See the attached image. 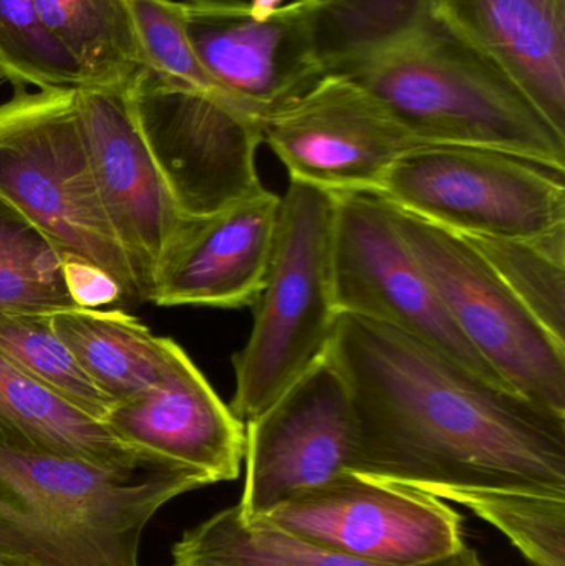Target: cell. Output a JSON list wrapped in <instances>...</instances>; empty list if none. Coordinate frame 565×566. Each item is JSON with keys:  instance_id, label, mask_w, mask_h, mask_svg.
<instances>
[{"instance_id": "cell-1", "label": "cell", "mask_w": 565, "mask_h": 566, "mask_svg": "<svg viewBox=\"0 0 565 566\" xmlns=\"http://www.w3.org/2000/svg\"><path fill=\"white\" fill-rule=\"evenodd\" d=\"M327 358L354 411V474L421 492L565 499V415L410 333L350 313H338Z\"/></svg>"}, {"instance_id": "cell-2", "label": "cell", "mask_w": 565, "mask_h": 566, "mask_svg": "<svg viewBox=\"0 0 565 566\" xmlns=\"http://www.w3.org/2000/svg\"><path fill=\"white\" fill-rule=\"evenodd\" d=\"M205 485V474L181 465L123 471L0 448V564L139 566L156 512Z\"/></svg>"}, {"instance_id": "cell-3", "label": "cell", "mask_w": 565, "mask_h": 566, "mask_svg": "<svg viewBox=\"0 0 565 566\" xmlns=\"http://www.w3.org/2000/svg\"><path fill=\"white\" fill-rule=\"evenodd\" d=\"M341 75L380 98L418 145L498 149L565 169V136L431 10Z\"/></svg>"}, {"instance_id": "cell-4", "label": "cell", "mask_w": 565, "mask_h": 566, "mask_svg": "<svg viewBox=\"0 0 565 566\" xmlns=\"http://www.w3.org/2000/svg\"><path fill=\"white\" fill-rule=\"evenodd\" d=\"M335 195L291 179L254 325L232 356V415L258 418L327 355L338 310L332 275Z\"/></svg>"}, {"instance_id": "cell-5", "label": "cell", "mask_w": 565, "mask_h": 566, "mask_svg": "<svg viewBox=\"0 0 565 566\" xmlns=\"http://www.w3.org/2000/svg\"><path fill=\"white\" fill-rule=\"evenodd\" d=\"M0 198L25 214L63 258L98 265L118 282L126 302H139L90 166L79 88L20 90L0 103Z\"/></svg>"}, {"instance_id": "cell-6", "label": "cell", "mask_w": 565, "mask_h": 566, "mask_svg": "<svg viewBox=\"0 0 565 566\" xmlns=\"http://www.w3.org/2000/svg\"><path fill=\"white\" fill-rule=\"evenodd\" d=\"M564 178L513 153L420 145L388 169L378 195L453 234L540 241L565 231Z\"/></svg>"}, {"instance_id": "cell-7", "label": "cell", "mask_w": 565, "mask_h": 566, "mask_svg": "<svg viewBox=\"0 0 565 566\" xmlns=\"http://www.w3.org/2000/svg\"><path fill=\"white\" fill-rule=\"evenodd\" d=\"M126 90L182 219L208 218L264 188L255 169L261 112L151 66L138 70Z\"/></svg>"}, {"instance_id": "cell-8", "label": "cell", "mask_w": 565, "mask_h": 566, "mask_svg": "<svg viewBox=\"0 0 565 566\" xmlns=\"http://www.w3.org/2000/svg\"><path fill=\"white\" fill-rule=\"evenodd\" d=\"M391 216L450 318L513 391L565 415L559 345L461 235L391 205Z\"/></svg>"}, {"instance_id": "cell-9", "label": "cell", "mask_w": 565, "mask_h": 566, "mask_svg": "<svg viewBox=\"0 0 565 566\" xmlns=\"http://www.w3.org/2000/svg\"><path fill=\"white\" fill-rule=\"evenodd\" d=\"M332 275L338 313L410 333L483 378L511 389L474 352L438 298L378 192L335 195Z\"/></svg>"}, {"instance_id": "cell-10", "label": "cell", "mask_w": 565, "mask_h": 566, "mask_svg": "<svg viewBox=\"0 0 565 566\" xmlns=\"http://www.w3.org/2000/svg\"><path fill=\"white\" fill-rule=\"evenodd\" d=\"M262 143L291 179L334 192L380 191L388 169L420 146L370 90L327 73L262 116Z\"/></svg>"}, {"instance_id": "cell-11", "label": "cell", "mask_w": 565, "mask_h": 566, "mask_svg": "<svg viewBox=\"0 0 565 566\" xmlns=\"http://www.w3.org/2000/svg\"><path fill=\"white\" fill-rule=\"evenodd\" d=\"M261 521L375 564H435L467 547L463 518L447 501L354 472L294 495Z\"/></svg>"}, {"instance_id": "cell-12", "label": "cell", "mask_w": 565, "mask_h": 566, "mask_svg": "<svg viewBox=\"0 0 565 566\" xmlns=\"http://www.w3.org/2000/svg\"><path fill=\"white\" fill-rule=\"evenodd\" d=\"M244 429L245 478L238 509L245 521L265 517L354 465V411L327 355Z\"/></svg>"}, {"instance_id": "cell-13", "label": "cell", "mask_w": 565, "mask_h": 566, "mask_svg": "<svg viewBox=\"0 0 565 566\" xmlns=\"http://www.w3.org/2000/svg\"><path fill=\"white\" fill-rule=\"evenodd\" d=\"M126 86H80V119L100 198L132 265L139 302H151L156 275L185 219L139 132Z\"/></svg>"}, {"instance_id": "cell-14", "label": "cell", "mask_w": 565, "mask_h": 566, "mask_svg": "<svg viewBox=\"0 0 565 566\" xmlns=\"http://www.w3.org/2000/svg\"><path fill=\"white\" fill-rule=\"evenodd\" d=\"M181 3L186 35L206 72L262 115L325 75L307 0L264 17L244 0Z\"/></svg>"}, {"instance_id": "cell-15", "label": "cell", "mask_w": 565, "mask_h": 566, "mask_svg": "<svg viewBox=\"0 0 565 566\" xmlns=\"http://www.w3.org/2000/svg\"><path fill=\"white\" fill-rule=\"evenodd\" d=\"M281 201V196L261 188L208 218L185 219L156 275L151 302L254 305L271 265Z\"/></svg>"}, {"instance_id": "cell-16", "label": "cell", "mask_w": 565, "mask_h": 566, "mask_svg": "<svg viewBox=\"0 0 565 566\" xmlns=\"http://www.w3.org/2000/svg\"><path fill=\"white\" fill-rule=\"evenodd\" d=\"M105 424L135 451L216 482L234 481L244 459L245 429L188 355H182L161 385L116 402Z\"/></svg>"}, {"instance_id": "cell-17", "label": "cell", "mask_w": 565, "mask_h": 566, "mask_svg": "<svg viewBox=\"0 0 565 566\" xmlns=\"http://www.w3.org/2000/svg\"><path fill=\"white\" fill-rule=\"evenodd\" d=\"M565 136V0H427Z\"/></svg>"}, {"instance_id": "cell-18", "label": "cell", "mask_w": 565, "mask_h": 566, "mask_svg": "<svg viewBox=\"0 0 565 566\" xmlns=\"http://www.w3.org/2000/svg\"><path fill=\"white\" fill-rule=\"evenodd\" d=\"M0 448L50 452L123 471L178 465L123 444L105 421L86 415L2 355Z\"/></svg>"}, {"instance_id": "cell-19", "label": "cell", "mask_w": 565, "mask_h": 566, "mask_svg": "<svg viewBox=\"0 0 565 566\" xmlns=\"http://www.w3.org/2000/svg\"><path fill=\"white\" fill-rule=\"evenodd\" d=\"M53 332L83 371L112 399L129 401L165 381L185 349L122 310L76 308L50 313Z\"/></svg>"}, {"instance_id": "cell-20", "label": "cell", "mask_w": 565, "mask_h": 566, "mask_svg": "<svg viewBox=\"0 0 565 566\" xmlns=\"http://www.w3.org/2000/svg\"><path fill=\"white\" fill-rule=\"evenodd\" d=\"M172 566H404L362 560L342 552L328 551L294 535L285 534L268 522L245 521L238 505L224 509L191 531L185 532L172 547ZM486 566L474 548L427 565Z\"/></svg>"}, {"instance_id": "cell-21", "label": "cell", "mask_w": 565, "mask_h": 566, "mask_svg": "<svg viewBox=\"0 0 565 566\" xmlns=\"http://www.w3.org/2000/svg\"><path fill=\"white\" fill-rule=\"evenodd\" d=\"M46 29L82 70L83 86H125L148 66L128 0H35Z\"/></svg>"}, {"instance_id": "cell-22", "label": "cell", "mask_w": 565, "mask_h": 566, "mask_svg": "<svg viewBox=\"0 0 565 566\" xmlns=\"http://www.w3.org/2000/svg\"><path fill=\"white\" fill-rule=\"evenodd\" d=\"M76 308L63 279V255L52 241L0 198V313Z\"/></svg>"}, {"instance_id": "cell-23", "label": "cell", "mask_w": 565, "mask_h": 566, "mask_svg": "<svg viewBox=\"0 0 565 566\" xmlns=\"http://www.w3.org/2000/svg\"><path fill=\"white\" fill-rule=\"evenodd\" d=\"M541 326L565 346V231L540 239L461 235Z\"/></svg>"}, {"instance_id": "cell-24", "label": "cell", "mask_w": 565, "mask_h": 566, "mask_svg": "<svg viewBox=\"0 0 565 566\" xmlns=\"http://www.w3.org/2000/svg\"><path fill=\"white\" fill-rule=\"evenodd\" d=\"M0 355L93 418L103 421L115 405L53 332L50 315L0 313Z\"/></svg>"}, {"instance_id": "cell-25", "label": "cell", "mask_w": 565, "mask_h": 566, "mask_svg": "<svg viewBox=\"0 0 565 566\" xmlns=\"http://www.w3.org/2000/svg\"><path fill=\"white\" fill-rule=\"evenodd\" d=\"M493 525L533 566H565V499L484 489L427 492Z\"/></svg>"}, {"instance_id": "cell-26", "label": "cell", "mask_w": 565, "mask_h": 566, "mask_svg": "<svg viewBox=\"0 0 565 566\" xmlns=\"http://www.w3.org/2000/svg\"><path fill=\"white\" fill-rule=\"evenodd\" d=\"M0 76L19 88L83 86L82 70L46 29L35 0H0Z\"/></svg>"}, {"instance_id": "cell-27", "label": "cell", "mask_w": 565, "mask_h": 566, "mask_svg": "<svg viewBox=\"0 0 565 566\" xmlns=\"http://www.w3.org/2000/svg\"><path fill=\"white\" fill-rule=\"evenodd\" d=\"M63 279L73 302L82 308H100L125 300L118 282L85 259L63 258Z\"/></svg>"}, {"instance_id": "cell-28", "label": "cell", "mask_w": 565, "mask_h": 566, "mask_svg": "<svg viewBox=\"0 0 565 566\" xmlns=\"http://www.w3.org/2000/svg\"><path fill=\"white\" fill-rule=\"evenodd\" d=\"M284 0H249V7H251L252 13L255 15L264 17L269 13L274 12L279 7L284 6Z\"/></svg>"}, {"instance_id": "cell-29", "label": "cell", "mask_w": 565, "mask_h": 566, "mask_svg": "<svg viewBox=\"0 0 565 566\" xmlns=\"http://www.w3.org/2000/svg\"><path fill=\"white\" fill-rule=\"evenodd\" d=\"M0 566H7V565L0 564Z\"/></svg>"}, {"instance_id": "cell-30", "label": "cell", "mask_w": 565, "mask_h": 566, "mask_svg": "<svg viewBox=\"0 0 565 566\" xmlns=\"http://www.w3.org/2000/svg\"><path fill=\"white\" fill-rule=\"evenodd\" d=\"M0 80H2V76H0Z\"/></svg>"}]
</instances>
